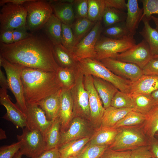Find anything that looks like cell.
<instances>
[{"instance_id": "obj_35", "label": "cell", "mask_w": 158, "mask_h": 158, "mask_svg": "<svg viewBox=\"0 0 158 158\" xmlns=\"http://www.w3.org/2000/svg\"><path fill=\"white\" fill-rule=\"evenodd\" d=\"M127 13L116 8L106 7L104 13L102 20L105 26L107 27L116 23L125 21Z\"/></svg>"}, {"instance_id": "obj_21", "label": "cell", "mask_w": 158, "mask_h": 158, "mask_svg": "<svg viewBox=\"0 0 158 158\" xmlns=\"http://www.w3.org/2000/svg\"><path fill=\"white\" fill-rule=\"evenodd\" d=\"M93 78L95 87L105 109L111 106L112 100L118 90L113 84L107 81L95 76H93Z\"/></svg>"}, {"instance_id": "obj_41", "label": "cell", "mask_w": 158, "mask_h": 158, "mask_svg": "<svg viewBox=\"0 0 158 158\" xmlns=\"http://www.w3.org/2000/svg\"><path fill=\"white\" fill-rule=\"evenodd\" d=\"M74 39L71 25L62 23L61 32V44L69 50L74 46Z\"/></svg>"}, {"instance_id": "obj_17", "label": "cell", "mask_w": 158, "mask_h": 158, "mask_svg": "<svg viewBox=\"0 0 158 158\" xmlns=\"http://www.w3.org/2000/svg\"><path fill=\"white\" fill-rule=\"evenodd\" d=\"M58 117L61 123V133L69 127L73 117V103L70 90L62 89Z\"/></svg>"}, {"instance_id": "obj_50", "label": "cell", "mask_w": 158, "mask_h": 158, "mask_svg": "<svg viewBox=\"0 0 158 158\" xmlns=\"http://www.w3.org/2000/svg\"><path fill=\"white\" fill-rule=\"evenodd\" d=\"M35 158H61L59 147L44 150Z\"/></svg>"}, {"instance_id": "obj_22", "label": "cell", "mask_w": 158, "mask_h": 158, "mask_svg": "<svg viewBox=\"0 0 158 158\" xmlns=\"http://www.w3.org/2000/svg\"><path fill=\"white\" fill-rule=\"evenodd\" d=\"M119 128L101 125L90 138L89 144L92 145L109 146L113 142Z\"/></svg>"}, {"instance_id": "obj_43", "label": "cell", "mask_w": 158, "mask_h": 158, "mask_svg": "<svg viewBox=\"0 0 158 158\" xmlns=\"http://www.w3.org/2000/svg\"><path fill=\"white\" fill-rule=\"evenodd\" d=\"M75 18H87L88 0H75L73 2Z\"/></svg>"}, {"instance_id": "obj_20", "label": "cell", "mask_w": 158, "mask_h": 158, "mask_svg": "<svg viewBox=\"0 0 158 158\" xmlns=\"http://www.w3.org/2000/svg\"><path fill=\"white\" fill-rule=\"evenodd\" d=\"M127 11L126 25L130 35L133 36L141 21L143 9L140 8L137 0H128Z\"/></svg>"}, {"instance_id": "obj_37", "label": "cell", "mask_w": 158, "mask_h": 158, "mask_svg": "<svg viewBox=\"0 0 158 158\" xmlns=\"http://www.w3.org/2000/svg\"><path fill=\"white\" fill-rule=\"evenodd\" d=\"M102 32L104 36L116 39H121L131 36L125 21L106 27L103 29Z\"/></svg>"}, {"instance_id": "obj_30", "label": "cell", "mask_w": 158, "mask_h": 158, "mask_svg": "<svg viewBox=\"0 0 158 158\" xmlns=\"http://www.w3.org/2000/svg\"><path fill=\"white\" fill-rule=\"evenodd\" d=\"M76 19L71 25L74 37V47L89 32L96 23L87 18Z\"/></svg>"}, {"instance_id": "obj_42", "label": "cell", "mask_w": 158, "mask_h": 158, "mask_svg": "<svg viewBox=\"0 0 158 158\" xmlns=\"http://www.w3.org/2000/svg\"><path fill=\"white\" fill-rule=\"evenodd\" d=\"M143 10L141 20L145 17L150 20L153 14H158V0H141Z\"/></svg>"}, {"instance_id": "obj_61", "label": "cell", "mask_w": 158, "mask_h": 158, "mask_svg": "<svg viewBox=\"0 0 158 158\" xmlns=\"http://www.w3.org/2000/svg\"><path fill=\"white\" fill-rule=\"evenodd\" d=\"M68 158H78V156L69 157Z\"/></svg>"}, {"instance_id": "obj_5", "label": "cell", "mask_w": 158, "mask_h": 158, "mask_svg": "<svg viewBox=\"0 0 158 158\" xmlns=\"http://www.w3.org/2000/svg\"><path fill=\"white\" fill-rule=\"evenodd\" d=\"M0 65L5 71L9 89L16 99V104L25 115L27 107L21 77L22 71L25 67L12 63L1 55H0Z\"/></svg>"}, {"instance_id": "obj_38", "label": "cell", "mask_w": 158, "mask_h": 158, "mask_svg": "<svg viewBox=\"0 0 158 158\" xmlns=\"http://www.w3.org/2000/svg\"><path fill=\"white\" fill-rule=\"evenodd\" d=\"M87 18L96 22L102 18L106 8L104 0H88Z\"/></svg>"}, {"instance_id": "obj_34", "label": "cell", "mask_w": 158, "mask_h": 158, "mask_svg": "<svg viewBox=\"0 0 158 158\" xmlns=\"http://www.w3.org/2000/svg\"><path fill=\"white\" fill-rule=\"evenodd\" d=\"M77 68L74 69L60 66L58 68L56 72V77L62 89L70 90L73 87L75 82V71Z\"/></svg>"}, {"instance_id": "obj_62", "label": "cell", "mask_w": 158, "mask_h": 158, "mask_svg": "<svg viewBox=\"0 0 158 158\" xmlns=\"http://www.w3.org/2000/svg\"><path fill=\"white\" fill-rule=\"evenodd\" d=\"M152 158H155V157H152Z\"/></svg>"}, {"instance_id": "obj_8", "label": "cell", "mask_w": 158, "mask_h": 158, "mask_svg": "<svg viewBox=\"0 0 158 158\" xmlns=\"http://www.w3.org/2000/svg\"><path fill=\"white\" fill-rule=\"evenodd\" d=\"M84 75L78 65L75 71L74 84L70 90L73 103V117L90 119L89 96L84 84Z\"/></svg>"}, {"instance_id": "obj_19", "label": "cell", "mask_w": 158, "mask_h": 158, "mask_svg": "<svg viewBox=\"0 0 158 158\" xmlns=\"http://www.w3.org/2000/svg\"><path fill=\"white\" fill-rule=\"evenodd\" d=\"M73 0H54L49 1L53 14L62 23L71 25L75 18Z\"/></svg>"}, {"instance_id": "obj_26", "label": "cell", "mask_w": 158, "mask_h": 158, "mask_svg": "<svg viewBox=\"0 0 158 158\" xmlns=\"http://www.w3.org/2000/svg\"><path fill=\"white\" fill-rule=\"evenodd\" d=\"M53 51L55 59L59 66L74 69L78 67V63L74 59L71 51L61 44L54 45Z\"/></svg>"}, {"instance_id": "obj_10", "label": "cell", "mask_w": 158, "mask_h": 158, "mask_svg": "<svg viewBox=\"0 0 158 158\" xmlns=\"http://www.w3.org/2000/svg\"><path fill=\"white\" fill-rule=\"evenodd\" d=\"M102 18L97 21L89 32L73 48L69 50L75 61L86 58L95 59V46L103 29Z\"/></svg>"}, {"instance_id": "obj_52", "label": "cell", "mask_w": 158, "mask_h": 158, "mask_svg": "<svg viewBox=\"0 0 158 158\" xmlns=\"http://www.w3.org/2000/svg\"><path fill=\"white\" fill-rule=\"evenodd\" d=\"M148 145L154 157L158 158V139L155 137L149 139Z\"/></svg>"}, {"instance_id": "obj_25", "label": "cell", "mask_w": 158, "mask_h": 158, "mask_svg": "<svg viewBox=\"0 0 158 158\" xmlns=\"http://www.w3.org/2000/svg\"><path fill=\"white\" fill-rule=\"evenodd\" d=\"M90 138L87 136L63 144L59 147L61 158L78 156L89 142Z\"/></svg>"}, {"instance_id": "obj_6", "label": "cell", "mask_w": 158, "mask_h": 158, "mask_svg": "<svg viewBox=\"0 0 158 158\" xmlns=\"http://www.w3.org/2000/svg\"><path fill=\"white\" fill-rule=\"evenodd\" d=\"M23 5L27 12L26 26L31 31L42 28L53 14L49 1L30 0Z\"/></svg>"}, {"instance_id": "obj_27", "label": "cell", "mask_w": 158, "mask_h": 158, "mask_svg": "<svg viewBox=\"0 0 158 158\" xmlns=\"http://www.w3.org/2000/svg\"><path fill=\"white\" fill-rule=\"evenodd\" d=\"M62 24L53 13L42 28L46 36L53 45L61 44Z\"/></svg>"}, {"instance_id": "obj_53", "label": "cell", "mask_w": 158, "mask_h": 158, "mask_svg": "<svg viewBox=\"0 0 158 158\" xmlns=\"http://www.w3.org/2000/svg\"><path fill=\"white\" fill-rule=\"evenodd\" d=\"M0 85L1 88L7 90L9 89L7 77L0 68Z\"/></svg>"}, {"instance_id": "obj_39", "label": "cell", "mask_w": 158, "mask_h": 158, "mask_svg": "<svg viewBox=\"0 0 158 158\" xmlns=\"http://www.w3.org/2000/svg\"><path fill=\"white\" fill-rule=\"evenodd\" d=\"M111 106L116 108L133 109V102L131 93L122 92L118 90L114 96Z\"/></svg>"}, {"instance_id": "obj_1", "label": "cell", "mask_w": 158, "mask_h": 158, "mask_svg": "<svg viewBox=\"0 0 158 158\" xmlns=\"http://www.w3.org/2000/svg\"><path fill=\"white\" fill-rule=\"evenodd\" d=\"M53 46L46 36L32 35L11 44L0 43V55L13 64L56 72L59 66L54 58Z\"/></svg>"}, {"instance_id": "obj_16", "label": "cell", "mask_w": 158, "mask_h": 158, "mask_svg": "<svg viewBox=\"0 0 158 158\" xmlns=\"http://www.w3.org/2000/svg\"><path fill=\"white\" fill-rule=\"evenodd\" d=\"M26 104V127L39 130L44 137L52 121L47 119L44 112L38 105L28 104Z\"/></svg>"}, {"instance_id": "obj_36", "label": "cell", "mask_w": 158, "mask_h": 158, "mask_svg": "<svg viewBox=\"0 0 158 158\" xmlns=\"http://www.w3.org/2000/svg\"><path fill=\"white\" fill-rule=\"evenodd\" d=\"M146 114L134 111L128 113L113 127L118 128L125 126H142L145 121Z\"/></svg>"}, {"instance_id": "obj_45", "label": "cell", "mask_w": 158, "mask_h": 158, "mask_svg": "<svg viewBox=\"0 0 158 158\" xmlns=\"http://www.w3.org/2000/svg\"><path fill=\"white\" fill-rule=\"evenodd\" d=\"M154 156L148 145L139 147L131 150L130 158H152Z\"/></svg>"}, {"instance_id": "obj_24", "label": "cell", "mask_w": 158, "mask_h": 158, "mask_svg": "<svg viewBox=\"0 0 158 158\" xmlns=\"http://www.w3.org/2000/svg\"><path fill=\"white\" fill-rule=\"evenodd\" d=\"M62 89L49 96L41 102L38 106L45 113L47 119L53 121L58 115L60 105V96Z\"/></svg>"}, {"instance_id": "obj_60", "label": "cell", "mask_w": 158, "mask_h": 158, "mask_svg": "<svg viewBox=\"0 0 158 158\" xmlns=\"http://www.w3.org/2000/svg\"><path fill=\"white\" fill-rule=\"evenodd\" d=\"M155 137L157 138V139H158V133H157L155 134Z\"/></svg>"}, {"instance_id": "obj_12", "label": "cell", "mask_w": 158, "mask_h": 158, "mask_svg": "<svg viewBox=\"0 0 158 158\" xmlns=\"http://www.w3.org/2000/svg\"><path fill=\"white\" fill-rule=\"evenodd\" d=\"M153 57L148 44L143 39L131 48L117 54L113 59L135 64L142 69Z\"/></svg>"}, {"instance_id": "obj_23", "label": "cell", "mask_w": 158, "mask_h": 158, "mask_svg": "<svg viewBox=\"0 0 158 158\" xmlns=\"http://www.w3.org/2000/svg\"><path fill=\"white\" fill-rule=\"evenodd\" d=\"M158 90V76L143 75L132 83L130 93L151 94Z\"/></svg>"}, {"instance_id": "obj_56", "label": "cell", "mask_w": 158, "mask_h": 158, "mask_svg": "<svg viewBox=\"0 0 158 158\" xmlns=\"http://www.w3.org/2000/svg\"><path fill=\"white\" fill-rule=\"evenodd\" d=\"M151 19L152 20L156 26L155 29L158 32V17L152 15L151 16Z\"/></svg>"}, {"instance_id": "obj_29", "label": "cell", "mask_w": 158, "mask_h": 158, "mask_svg": "<svg viewBox=\"0 0 158 158\" xmlns=\"http://www.w3.org/2000/svg\"><path fill=\"white\" fill-rule=\"evenodd\" d=\"M133 110L128 108H116L111 106L105 109L102 117L101 125L113 127L128 113Z\"/></svg>"}, {"instance_id": "obj_44", "label": "cell", "mask_w": 158, "mask_h": 158, "mask_svg": "<svg viewBox=\"0 0 158 158\" xmlns=\"http://www.w3.org/2000/svg\"><path fill=\"white\" fill-rule=\"evenodd\" d=\"M21 145V142L18 141L9 145L1 147L0 158H13L19 150Z\"/></svg>"}, {"instance_id": "obj_58", "label": "cell", "mask_w": 158, "mask_h": 158, "mask_svg": "<svg viewBox=\"0 0 158 158\" xmlns=\"http://www.w3.org/2000/svg\"><path fill=\"white\" fill-rule=\"evenodd\" d=\"M23 155L19 151L15 155L13 158H21Z\"/></svg>"}, {"instance_id": "obj_59", "label": "cell", "mask_w": 158, "mask_h": 158, "mask_svg": "<svg viewBox=\"0 0 158 158\" xmlns=\"http://www.w3.org/2000/svg\"><path fill=\"white\" fill-rule=\"evenodd\" d=\"M153 58H158V55L153 56Z\"/></svg>"}, {"instance_id": "obj_51", "label": "cell", "mask_w": 158, "mask_h": 158, "mask_svg": "<svg viewBox=\"0 0 158 158\" xmlns=\"http://www.w3.org/2000/svg\"><path fill=\"white\" fill-rule=\"evenodd\" d=\"M13 30H8L0 32V43L7 44L14 43Z\"/></svg>"}, {"instance_id": "obj_33", "label": "cell", "mask_w": 158, "mask_h": 158, "mask_svg": "<svg viewBox=\"0 0 158 158\" xmlns=\"http://www.w3.org/2000/svg\"><path fill=\"white\" fill-rule=\"evenodd\" d=\"M146 116L141 127L146 136L150 139L154 137L158 133V105L155 106Z\"/></svg>"}, {"instance_id": "obj_15", "label": "cell", "mask_w": 158, "mask_h": 158, "mask_svg": "<svg viewBox=\"0 0 158 158\" xmlns=\"http://www.w3.org/2000/svg\"><path fill=\"white\" fill-rule=\"evenodd\" d=\"M0 102L6 110L3 118L11 122L17 128L23 129L27 127L26 115L16 104L12 102L7 90L0 88Z\"/></svg>"}, {"instance_id": "obj_47", "label": "cell", "mask_w": 158, "mask_h": 158, "mask_svg": "<svg viewBox=\"0 0 158 158\" xmlns=\"http://www.w3.org/2000/svg\"><path fill=\"white\" fill-rule=\"evenodd\" d=\"M131 150L116 151L108 147L100 158H130Z\"/></svg>"}, {"instance_id": "obj_54", "label": "cell", "mask_w": 158, "mask_h": 158, "mask_svg": "<svg viewBox=\"0 0 158 158\" xmlns=\"http://www.w3.org/2000/svg\"><path fill=\"white\" fill-rule=\"evenodd\" d=\"M30 0H0V5L2 6L7 3H11L18 5H23L25 3Z\"/></svg>"}, {"instance_id": "obj_40", "label": "cell", "mask_w": 158, "mask_h": 158, "mask_svg": "<svg viewBox=\"0 0 158 158\" xmlns=\"http://www.w3.org/2000/svg\"><path fill=\"white\" fill-rule=\"evenodd\" d=\"M108 146L87 144L78 156V158H100Z\"/></svg>"}, {"instance_id": "obj_7", "label": "cell", "mask_w": 158, "mask_h": 158, "mask_svg": "<svg viewBox=\"0 0 158 158\" xmlns=\"http://www.w3.org/2000/svg\"><path fill=\"white\" fill-rule=\"evenodd\" d=\"M136 44L133 36H130L121 39H112L100 36L95 46V59L99 61L111 58L126 51Z\"/></svg>"}, {"instance_id": "obj_14", "label": "cell", "mask_w": 158, "mask_h": 158, "mask_svg": "<svg viewBox=\"0 0 158 158\" xmlns=\"http://www.w3.org/2000/svg\"><path fill=\"white\" fill-rule=\"evenodd\" d=\"M84 84L89 96L90 120L95 125H101L105 109L102 105L100 98L95 87L93 76L91 75H84Z\"/></svg>"}, {"instance_id": "obj_49", "label": "cell", "mask_w": 158, "mask_h": 158, "mask_svg": "<svg viewBox=\"0 0 158 158\" xmlns=\"http://www.w3.org/2000/svg\"><path fill=\"white\" fill-rule=\"evenodd\" d=\"M106 7L112 8L121 11L127 10V3L125 0H104Z\"/></svg>"}, {"instance_id": "obj_4", "label": "cell", "mask_w": 158, "mask_h": 158, "mask_svg": "<svg viewBox=\"0 0 158 158\" xmlns=\"http://www.w3.org/2000/svg\"><path fill=\"white\" fill-rule=\"evenodd\" d=\"M113 142L109 146L116 151L131 150L140 147L148 145L149 139L141 126L120 127Z\"/></svg>"}, {"instance_id": "obj_28", "label": "cell", "mask_w": 158, "mask_h": 158, "mask_svg": "<svg viewBox=\"0 0 158 158\" xmlns=\"http://www.w3.org/2000/svg\"><path fill=\"white\" fill-rule=\"evenodd\" d=\"M149 20L145 16L142 18L144 26L139 33L147 42L153 56L158 55V32L150 26Z\"/></svg>"}, {"instance_id": "obj_18", "label": "cell", "mask_w": 158, "mask_h": 158, "mask_svg": "<svg viewBox=\"0 0 158 158\" xmlns=\"http://www.w3.org/2000/svg\"><path fill=\"white\" fill-rule=\"evenodd\" d=\"M69 126L67 130L61 133L59 146L68 142L87 136V125L83 118L74 117Z\"/></svg>"}, {"instance_id": "obj_11", "label": "cell", "mask_w": 158, "mask_h": 158, "mask_svg": "<svg viewBox=\"0 0 158 158\" xmlns=\"http://www.w3.org/2000/svg\"><path fill=\"white\" fill-rule=\"evenodd\" d=\"M0 13V32L25 26L27 11L23 5L7 3L2 6Z\"/></svg>"}, {"instance_id": "obj_2", "label": "cell", "mask_w": 158, "mask_h": 158, "mask_svg": "<svg viewBox=\"0 0 158 158\" xmlns=\"http://www.w3.org/2000/svg\"><path fill=\"white\" fill-rule=\"evenodd\" d=\"M21 77L26 104L38 105L45 98L62 89L56 72L25 67Z\"/></svg>"}, {"instance_id": "obj_9", "label": "cell", "mask_w": 158, "mask_h": 158, "mask_svg": "<svg viewBox=\"0 0 158 158\" xmlns=\"http://www.w3.org/2000/svg\"><path fill=\"white\" fill-rule=\"evenodd\" d=\"M20 135H17L18 141L21 142L19 150L22 155L30 158H35L45 150L44 137L40 132L28 127L22 129Z\"/></svg>"}, {"instance_id": "obj_3", "label": "cell", "mask_w": 158, "mask_h": 158, "mask_svg": "<svg viewBox=\"0 0 158 158\" xmlns=\"http://www.w3.org/2000/svg\"><path fill=\"white\" fill-rule=\"evenodd\" d=\"M79 67L84 75H91L107 81L119 90L130 93L132 82L114 74L101 62L94 58H86L78 62Z\"/></svg>"}, {"instance_id": "obj_32", "label": "cell", "mask_w": 158, "mask_h": 158, "mask_svg": "<svg viewBox=\"0 0 158 158\" xmlns=\"http://www.w3.org/2000/svg\"><path fill=\"white\" fill-rule=\"evenodd\" d=\"M131 94L134 105L133 111L146 114L156 105L151 94Z\"/></svg>"}, {"instance_id": "obj_55", "label": "cell", "mask_w": 158, "mask_h": 158, "mask_svg": "<svg viewBox=\"0 0 158 158\" xmlns=\"http://www.w3.org/2000/svg\"><path fill=\"white\" fill-rule=\"evenodd\" d=\"M151 95L154 99L155 105H158V90L152 92Z\"/></svg>"}, {"instance_id": "obj_57", "label": "cell", "mask_w": 158, "mask_h": 158, "mask_svg": "<svg viewBox=\"0 0 158 158\" xmlns=\"http://www.w3.org/2000/svg\"><path fill=\"white\" fill-rule=\"evenodd\" d=\"M7 137L5 132L2 128L0 129V139L2 140L6 138Z\"/></svg>"}, {"instance_id": "obj_13", "label": "cell", "mask_w": 158, "mask_h": 158, "mask_svg": "<svg viewBox=\"0 0 158 158\" xmlns=\"http://www.w3.org/2000/svg\"><path fill=\"white\" fill-rule=\"evenodd\" d=\"M100 61L116 75L133 83L143 75L142 69L137 65L109 58Z\"/></svg>"}, {"instance_id": "obj_48", "label": "cell", "mask_w": 158, "mask_h": 158, "mask_svg": "<svg viewBox=\"0 0 158 158\" xmlns=\"http://www.w3.org/2000/svg\"><path fill=\"white\" fill-rule=\"evenodd\" d=\"M26 26L20 27L13 30V35L14 43L24 40L31 36L27 31Z\"/></svg>"}, {"instance_id": "obj_31", "label": "cell", "mask_w": 158, "mask_h": 158, "mask_svg": "<svg viewBox=\"0 0 158 158\" xmlns=\"http://www.w3.org/2000/svg\"><path fill=\"white\" fill-rule=\"evenodd\" d=\"M61 134V123L59 118L57 117L52 121L44 136L45 150L59 147Z\"/></svg>"}, {"instance_id": "obj_46", "label": "cell", "mask_w": 158, "mask_h": 158, "mask_svg": "<svg viewBox=\"0 0 158 158\" xmlns=\"http://www.w3.org/2000/svg\"><path fill=\"white\" fill-rule=\"evenodd\" d=\"M142 70L143 75L158 76V58H152Z\"/></svg>"}]
</instances>
